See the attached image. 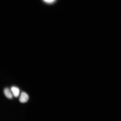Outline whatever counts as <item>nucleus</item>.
<instances>
[{"label":"nucleus","mask_w":121,"mask_h":121,"mask_svg":"<svg viewBox=\"0 0 121 121\" xmlns=\"http://www.w3.org/2000/svg\"><path fill=\"white\" fill-rule=\"evenodd\" d=\"M12 93L15 97H17L19 94L20 90L18 88L13 86L11 88Z\"/></svg>","instance_id":"nucleus-3"},{"label":"nucleus","mask_w":121,"mask_h":121,"mask_svg":"<svg viewBox=\"0 0 121 121\" xmlns=\"http://www.w3.org/2000/svg\"><path fill=\"white\" fill-rule=\"evenodd\" d=\"M4 93L5 96L9 99H11L13 98V94L8 88H6L4 90Z\"/></svg>","instance_id":"nucleus-2"},{"label":"nucleus","mask_w":121,"mask_h":121,"mask_svg":"<svg viewBox=\"0 0 121 121\" xmlns=\"http://www.w3.org/2000/svg\"><path fill=\"white\" fill-rule=\"evenodd\" d=\"M45 1L48 2H51L53 1L54 0H44Z\"/></svg>","instance_id":"nucleus-4"},{"label":"nucleus","mask_w":121,"mask_h":121,"mask_svg":"<svg viewBox=\"0 0 121 121\" xmlns=\"http://www.w3.org/2000/svg\"><path fill=\"white\" fill-rule=\"evenodd\" d=\"M29 99L28 95L25 92H22L21 93L20 98H19V101L22 103L26 102Z\"/></svg>","instance_id":"nucleus-1"}]
</instances>
